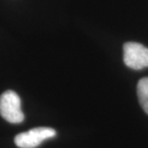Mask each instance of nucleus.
<instances>
[{
  "label": "nucleus",
  "mask_w": 148,
  "mask_h": 148,
  "mask_svg": "<svg viewBox=\"0 0 148 148\" xmlns=\"http://www.w3.org/2000/svg\"><path fill=\"white\" fill-rule=\"evenodd\" d=\"M0 114L10 123H20L24 120L19 96L13 90H6L0 96Z\"/></svg>",
  "instance_id": "obj_1"
},
{
  "label": "nucleus",
  "mask_w": 148,
  "mask_h": 148,
  "mask_svg": "<svg viewBox=\"0 0 148 148\" xmlns=\"http://www.w3.org/2000/svg\"><path fill=\"white\" fill-rule=\"evenodd\" d=\"M123 60L132 69L148 67V48L138 42H127L123 46Z\"/></svg>",
  "instance_id": "obj_2"
},
{
  "label": "nucleus",
  "mask_w": 148,
  "mask_h": 148,
  "mask_svg": "<svg viewBox=\"0 0 148 148\" xmlns=\"http://www.w3.org/2000/svg\"><path fill=\"white\" fill-rule=\"evenodd\" d=\"M56 136V131L48 127H38L18 134L14 138V143L19 148H35L45 140Z\"/></svg>",
  "instance_id": "obj_3"
},
{
  "label": "nucleus",
  "mask_w": 148,
  "mask_h": 148,
  "mask_svg": "<svg viewBox=\"0 0 148 148\" xmlns=\"http://www.w3.org/2000/svg\"><path fill=\"white\" fill-rule=\"evenodd\" d=\"M138 97L143 111L148 114V77L140 80L138 84Z\"/></svg>",
  "instance_id": "obj_4"
}]
</instances>
